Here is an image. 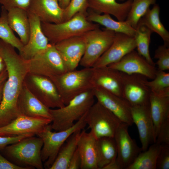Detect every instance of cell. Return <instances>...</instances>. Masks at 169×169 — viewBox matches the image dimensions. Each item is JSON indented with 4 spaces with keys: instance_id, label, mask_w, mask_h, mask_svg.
I'll return each mask as SVG.
<instances>
[{
    "instance_id": "1f68e13d",
    "label": "cell",
    "mask_w": 169,
    "mask_h": 169,
    "mask_svg": "<svg viewBox=\"0 0 169 169\" xmlns=\"http://www.w3.org/2000/svg\"><path fill=\"white\" fill-rule=\"evenodd\" d=\"M134 36L138 53L151 64L155 66L150 55L149 47L152 32L144 25H138Z\"/></svg>"
},
{
    "instance_id": "b9f144b4",
    "label": "cell",
    "mask_w": 169,
    "mask_h": 169,
    "mask_svg": "<svg viewBox=\"0 0 169 169\" xmlns=\"http://www.w3.org/2000/svg\"><path fill=\"white\" fill-rule=\"evenodd\" d=\"M0 169H25L17 166L4 157L0 153Z\"/></svg>"
},
{
    "instance_id": "7c38bea8",
    "label": "cell",
    "mask_w": 169,
    "mask_h": 169,
    "mask_svg": "<svg viewBox=\"0 0 169 169\" xmlns=\"http://www.w3.org/2000/svg\"><path fill=\"white\" fill-rule=\"evenodd\" d=\"M129 125L122 122L115 134L117 150L116 161L120 169H127L142 151L135 141L131 138L128 131Z\"/></svg>"
},
{
    "instance_id": "5bb4252c",
    "label": "cell",
    "mask_w": 169,
    "mask_h": 169,
    "mask_svg": "<svg viewBox=\"0 0 169 169\" xmlns=\"http://www.w3.org/2000/svg\"><path fill=\"white\" fill-rule=\"evenodd\" d=\"M95 98L121 122L129 126L134 123L131 115V105L124 98L99 87L92 88Z\"/></svg>"
},
{
    "instance_id": "e575fe53",
    "label": "cell",
    "mask_w": 169,
    "mask_h": 169,
    "mask_svg": "<svg viewBox=\"0 0 169 169\" xmlns=\"http://www.w3.org/2000/svg\"><path fill=\"white\" fill-rule=\"evenodd\" d=\"M151 92L156 95L169 96V73L157 70L155 77L146 82Z\"/></svg>"
},
{
    "instance_id": "9c48e42d",
    "label": "cell",
    "mask_w": 169,
    "mask_h": 169,
    "mask_svg": "<svg viewBox=\"0 0 169 169\" xmlns=\"http://www.w3.org/2000/svg\"><path fill=\"white\" fill-rule=\"evenodd\" d=\"M115 32L99 28L86 32L82 36L85 44L84 55L79 64L84 68L92 67L112 44Z\"/></svg>"
},
{
    "instance_id": "7dc6e473",
    "label": "cell",
    "mask_w": 169,
    "mask_h": 169,
    "mask_svg": "<svg viewBox=\"0 0 169 169\" xmlns=\"http://www.w3.org/2000/svg\"><path fill=\"white\" fill-rule=\"evenodd\" d=\"M5 81L3 82L0 85V104L2 99L3 88Z\"/></svg>"
},
{
    "instance_id": "d590c367",
    "label": "cell",
    "mask_w": 169,
    "mask_h": 169,
    "mask_svg": "<svg viewBox=\"0 0 169 169\" xmlns=\"http://www.w3.org/2000/svg\"><path fill=\"white\" fill-rule=\"evenodd\" d=\"M88 8V0H70L68 5L64 9V22L79 13L87 16Z\"/></svg>"
},
{
    "instance_id": "f1b7e54d",
    "label": "cell",
    "mask_w": 169,
    "mask_h": 169,
    "mask_svg": "<svg viewBox=\"0 0 169 169\" xmlns=\"http://www.w3.org/2000/svg\"><path fill=\"white\" fill-rule=\"evenodd\" d=\"M98 169L103 168L116 159L117 150L114 137H103L96 142Z\"/></svg>"
},
{
    "instance_id": "6da1fadb",
    "label": "cell",
    "mask_w": 169,
    "mask_h": 169,
    "mask_svg": "<svg viewBox=\"0 0 169 169\" xmlns=\"http://www.w3.org/2000/svg\"><path fill=\"white\" fill-rule=\"evenodd\" d=\"M15 48L0 39V54L5 62L8 75L0 104V127L21 115L18 108V100L28 73V63L17 53Z\"/></svg>"
},
{
    "instance_id": "c3c4849f",
    "label": "cell",
    "mask_w": 169,
    "mask_h": 169,
    "mask_svg": "<svg viewBox=\"0 0 169 169\" xmlns=\"http://www.w3.org/2000/svg\"><path fill=\"white\" fill-rule=\"evenodd\" d=\"M119 0L121 1H124L125 0Z\"/></svg>"
},
{
    "instance_id": "52a82bcc",
    "label": "cell",
    "mask_w": 169,
    "mask_h": 169,
    "mask_svg": "<svg viewBox=\"0 0 169 169\" xmlns=\"http://www.w3.org/2000/svg\"><path fill=\"white\" fill-rule=\"evenodd\" d=\"M86 125L96 139L114 137L122 122L111 112L99 102L94 103L85 114Z\"/></svg>"
},
{
    "instance_id": "d6986e66",
    "label": "cell",
    "mask_w": 169,
    "mask_h": 169,
    "mask_svg": "<svg viewBox=\"0 0 169 169\" xmlns=\"http://www.w3.org/2000/svg\"><path fill=\"white\" fill-rule=\"evenodd\" d=\"M93 68L92 78L93 88H100L123 97L121 72L108 66Z\"/></svg>"
},
{
    "instance_id": "f35d334b",
    "label": "cell",
    "mask_w": 169,
    "mask_h": 169,
    "mask_svg": "<svg viewBox=\"0 0 169 169\" xmlns=\"http://www.w3.org/2000/svg\"><path fill=\"white\" fill-rule=\"evenodd\" d=\"M31 0H0V4L7 11L15 8L27 11Z\"/></svg>"
},
{
    "instance_id": "4316f807",
    "label": "cell",
    "mask_w": 169,
    "mask_h": 169,
    "mask_svg": "<svg viewBox=\"0 0 169 169\" xmlns=\"http://www.w3.org/2000/svg\"><path fill=\"white\" fill-rule=\"evenodd\" d=\"M86 18L90 22L102 25L106 29L115 33H122L132 37H134L135 34L136 29L125 21H115L108 14H99L90 9L88 12Z\"/></svg>"
},
{
    "instance_id": "ee69618b",
    "label": "cell",
    "mask_w": 169,
    "mask_h": 169,
    "mask_svg": "<svg viewBox=\"0 0 169 169\" xmlns=\"http://www.w3.org/2000/svg\"><path fill=\"white\" fill-rule=\"evenodd\" d=\"M8 76L7 71L5 68L0 73V85L7 79Z\"/></svg>"
},
{
    "instance_id": "ffe728a7",
    "label": "cell",
    "mask_w": 169,
    "mask_h": 169,
    "mask_svg": "<svg viewBox=\"0 0 169 169\" xmlns=\"http://www.w3.org/2000/svg\"><path fill=\"white\" fill-rule=\"evenodd\" d=\"M54 45L69 70L76 69L85 51V44L82 36L63 40Z\"/></svg>"
},
{
    "instance_id": "9a60e30c",
    "label": "cell",
    "mask_w": 169,
    "mask_h": 169,
    "mask_svg": "<svg viewBox=\"0 0 169 169\" xmlns=\"http://www.w3.org/2000/svg\"><path fill=\"white\" fill-rule=\"evenodd\" d=\"M108 66L126 74H139L151 79L155 77L157 70L155 66L150 64L135 50L118 62Z\"/></svg>"
},
{
    "instance_id": "7402d4cb",
    "label": "cell",
    "mask_w": 169,
    "mask_h": 169,
    "mask_svg": "<svg viewBox=\"0 0 169 169\" xmlns=\"http://www.w3.org/2000/svg\"><path fill=\"white\" fill-rule=\"evenodd\" d=\"M27 11L36 15L41 23L57 24L64 22V9L57 0H31Z\"/></svg>"
},
{
    "instance_id": "f546056e",
    "label": "cell",
    "mask_w": 169,
    "mask_h": 169,
    "mask_svg": "<svg viewBox=\"0 0 169 169\" xmlns=\"http://www.w3.org/2000/svg\"><path fill=\"white\" fill-rule=\"evenodd\" d=\"M81 130L72 134L60 148L49 169H68L69 161L77 148Z\"/></svg>"
},
{
    "instance_id": "3957f363",
    "label": "cell",
    "mask_w": 169,
    "mask_h": 169,
    "mask_svg": "<svg viewBox=\"0 0 169 169\" xmlns=\"http://www.w3.org/2000/svg\"><path fill=\"white\" fill-rule=\"evenodd\" d=\"M43 142L41 138L28 137L2 150L12 162L25 169H43L41 157Z\"/></svg>"
},
{
    "instance_id": "74e56055",
    "label": "cell",
    "mask_w": 169,
    "mask_h": 169,
    "mask_svg": "<svg viewBox=\"0 0 169 169\" xmlns=\"http://www.w3.org/2000/svg\"><path fill=\"white\" fill-rule=\"evenodd\" d=\"M169 169V145L162 144L157 157L156 169Z\"/></svg>"
},
{
    "instance_id": "484cf974",
    "label": "cell",
    "mask_w": 169,
    "mask_h": 169,
    "mask_svg": "<svg viewBox=\"0 0 169 169\" xmlns=\"http://www.w3.org/2000/svg\"><path fill=\"white\" fill-rule=\"evenodd\" d=\"M8 11V20L12 29L18 34L24 45L28 42L30 33V24L27 11L15 8Z\"/></svg>"
},
{
    "instance_id": "ac0fdd59",
    "label": "cell",
    "mask_w": 169,
    "mask_h": 169,
    "mask_svg": "<svg viewBox=\"0 0 169 169\" xmlns=\"http://www.w3.org/2000/svg\"><path fill=\"white\" fill-rule=\"evenodd\" d=\"M28 12L30 24L29 40L19 53L22 58L27 61L45 50L49 44L42 31L41 22L38 18L33 14Z\"/></svg>"
},
{
    "instance_id": "5b68a950",
    "label": "cell",
    "mask_w": 169,
    "mask_h": 169,
    "mask_svg": "<svg viewBox=\"0 0 169 169\" xmlns=\"http://www.w3.org/2000/svg\"><path fill=\"white\" fill-rule=\"evenodd\" d=\"M100 25L88 21L86 15L79 13L59 23H41L44 34L49 43L54 45L73 37L83 36L89 31L99 28Z\"/></svg>"
},
{
    "instance_id": "30bf717a",
    "label": "cell",
    "mask_w": 169,
    "mask_h": 169,
    "mask_svg": "<svg viewBox=\"0 0 169 169\" xmlns=\"http://www.w3.org/2000/svg\"><path fill=\"white\" fill-rule=\"evenodd\" d=\"M24 83L41 103L50 109L65 105L54 84L49 78L28 73Z\"/></svg>"
},
{
    "instance_id": "7bdbcfd3",
    "label": "cell",
    "mask_w": 169,
    "mask_h": 169,
    "mask_svg": "<svg viewBox=\"0 0 169 169\" xmlns=\"http://www.w3.org/2000/svg\"><path fill=\"white\" fill-rule=\"evenodd\" d=\"M103 169H120L116 159L105 166Z\"/></svg>"
},
{
    "instance_id": "cb8c5ba5",
    "label": "cell",
    "mask_w": 169,
    "mask_h": 169,
    "mask_svg": "<svg viewBox=\"0 0 169 169\" xmlns=\"http://www.w3.org/2000/svg\"><path fill=\"white\" fill-rule=\"evenodd\" d=\"M96 140L91 131H81L77 146L81 159L80 169H98Z\"/></svg>"
},
{
    "instance_id": "7a4b0ae2",
    "label": "cell",
    "mask_w": 169,
    "mask_h": 169,
    "mask_svg": "<svg viewBox=\"0 0 169 169\" xmlns=\"http://www.w3.org/2000/svg\"><path fill=\"white\" fill-rule=\"evenodd\" d=\"M95 98L92 89L76 96L62 107L50 109L52 130L59 131L72 127L93 105Z\"/></svg>"
},
{
    "instance_id": "ba28073f",
    "label": "cell",
    "mask_w": 169,
    "mask_h": 169,
    "mask_svg": "<svg viewBox=\"0 0 169 169\" xmlns=\"http://www.w3.org/2000/svg\"><path fill=\"white\" fill-rule=\"evenodd\" d=\"M28 63V73L49 78L69 71L55 45L50 43Z\"/></svg>"
},
{
    "instance_id": "f6af8a7d",
    "label": "cell",
    "mask_w": 169,
    "mask_h": 169,
    "mask_svg": "<svg viewBox=\"0 0 169 169\" xmlns=\"http://www.w3.org/2000/svg\"><path fill=\"white\" fill-rule=\"evenodd\" d=\"M59 5L63 9H64L68 5L70 0H57Z\"/></svg>"
},
{
    "instance_id": "8d00e7d4",
    "label": "cell",
    "mask_w": 169,
    "mask_h": 169,
    "mask_svg": "<svg viewBox=\"0 0 169 169\" xmlns=\"http://www.w3.org/2000/svg\"><path fill=\"white\" fill-rule=\"evenodd\" d=\"M154 58L158 59L156 63L157 70L165 71L169 69V48L165 45L160 46L156 50Z\"/></svg>"
},
{
    "instance_id": "44dd1931",
    "label": "cell",
    "mask_w": 169,
    "mask_h": 169,
    "mask_svg": "<svg viewBox=\"0 0 169 169\" xmlns=\"http://www.w3.org/2000/svg\"><path fill=\"white\" fill-rule=\"evenodd\" d=\"M150 110L156 138L159 133L169 131V96H161L151 92Z\"/></svg>"
},
{
    "instance_id": "277c9868",
    "label": "cell",
    "mask_w": 169,
    "mask_h": 169,
    "mask_svg": "<svg viewBox=\"0 0 169 169\" xmlns=\"http://www.w3.org/2000/svg\"><path fill=\"white\" fill-rule=\"evenodd\" d=\"M92 67L70 70L49 78L65 105L78 95L93 88Z\"/></svg>"
},
{
    "instance_id": "bcb514c9",
    "label": "cell",
    "mask_w": 169,
    "mask_h": 169,
    "mask_svg": "<svg viewBox=\"0 0 169 169\" xmlns=\"http://www.w3.org/2000/svg\"><path fill=\"white\" fill-rule=\"evenodd\" d=\"M6 68L5 62L0 54V73Z\"/></svg>"
},
{
    "instance_id": "e0dca14e",
    "label": "cell",
    "mask_w": 169,
    "mask_h": 169,
    "mask_svg": "<svg viewBox=\"0 0 169 169\" xmlns=\"http://www.w3.org/2000/svg\"><path fill=\"white\" fill-rule=\"evenodd\" d=\"M131 115L138 131L142 151H146L156 142L150 104L131 106Z\"/></svg>"
},
{
    "instance_id": "4fadbf2b",
    "label": "cell",
    "mask_w": 169,
    "mask_h": 169,
    "mask_svg": "<svg viewBox=\"0 0 169 169\" xmlns=\"http://www.w3.org/2000/svg\"><path fill=\"white\" fill-rule=\"evenodd\" d=\"M136 48L134 37L122 33H115L110 46L92 67L96 68L108 66L116 63Z\"/></svg>"
},
{
    "instance_id": "d4e9b609",
    "label": "cell",
    "mask_w": 169,
    "mask_h": 169,
    "mask_svg": "<svg viewBox=\"0 0 169 169\" xmlns=\"http://www.w3.org/2000/svg\"><path fill=\"white\" fill-rule=\"evenodd\" d=\"M133 0L119 3L116 0H88V8L95 13L111 15L118 21L125 20Z\"/></svg>"
},
{
    "instance_id": "603a6c76",
    "label": "cell",
    "mask_w": 169,
    "mask_h": 169,
    "mask_svg": "<svg viewBox=\"0 0 169 169\" xmlns=\"http://www.w3.org/2000/svg\"><path fill=\"white\" fill-rule=\"evenodd\" d=\"M18 106L22 115L52 120L50 109L45 106L33 95L24 83L18 98Z\"/></svg>"
},
{
    "instance_id": "83f0119b",
    "label": "cell",
    "mask_w": 169,
    "mask_h": 169,
    "mask_svg": "<svg viewBox=\"0 0 169 169\" xmlns=\"http://www.w3.org/2000/svg\"><path fill=\"white\" fill-rule=\"evenodd\" d=\"M160 12V8L159 5L154 4L153 8L151 9L149 8L140 19L137 26L144 25L152 33L155 32L158 34L163 40L164 45L169 47V33L161 21L159 17Z\"/></svg>"
},
{
    "instance_id": "ab89813d",
    "label": "cell",
    "mask_w": 169,
    "mask_h": 169,
    "mask_svg": "<svg viewBox=\"0 0 169 169\" xmlns=\"http://www.w3.org/2000/svg\"><path fill=\"white\" fill-rule=\"evenodd\" d=\"M35 136L28 133L14 136H0V150H2L9 145L17 142L26 137Z\"/></svg>"
},
{
    "instance_id": "d6a6232c",
    "label": "cell",
    "mask_w": 169,
    "mask_h": 169,
    "mask_svg": "<svg viewBox=\"0 0 169 169\" xmlns=\"http://www.w3.org/2000/svg\"><path fill=\"white\" fill-rule=\"evenodd\" d=\"M7 15L8 11L2 6L0 15V39L16 48L19 53L24 45L20 39L15 35L10 27Z\"/></svg>"
},
{
    "instance_id": "60d3db41",
    "label": "cell",
    "mask_w": 169,
    "mask_h": 169,
    "mask_svg": "<svg viewBox=\"0 0 169 169\" xmlns=\"http://www.w3.org/2000/svg\"><path fill=\"white\" fill-rule=\"evenodd\" d=\"M81 164V156L77 148L69 161L68 169H80Z\"/></svg>"
},
{
    "instance_id": "836d02e7",
    "label": "cell",
    "mask_w": 169,
    "mask_h": 169,
    "mask_svg": "<svg viewBox=\"0 0 169 169\" xmlns=\"http://www.w3.org/2000/svg\"><path fill=\"white\" fill-rule=\"evenodd\" d=\"M156 0H133L125 21L136 29L140 19L146 13L151 5L156 4Z\"/></svg>"
},
{
    "instance_id": "8992f818",
    "label": "cell",
    "mask_w": 169,
    "mask_h": 169,
    "mask_svg": "<svg viewBox=\"0 0 169 169\" xmlns=\"http://www.w3.org/2000/svg\"><path fill=\"white\" fill-rule=\"evenodd\" d=\"M85 114L67 129L53 132L50 124L37 135L43 141L41 157L43 162H44V167L45 169H49L60 148L68 138L75 132L83 130L86 126Z\"/></svg>"
},
{
    "instance_id": "8fae6325",
    "label": "cell",
    "mask_w": 169,
    "mask_h": 169,
    "mask_svg": "<svg viewBox=\"0 0 169 169\" xmlns=\"http://www.w3.org/2000/svg\"><path fill=\"white\" fill-rule=\"evenodd\" d=\"M121 73L123 98L131 106L149 105L151 91L146 84L148 79L139 74Z\"/></svg>"
},
{
    "instance_id": "4dcf8cb0",
    "label": "cell",
    "mask_w": 169,
    "mask_h": 169,
    "mask_svg": "<svg viewBox=\"0 0 169 169\" xmlns=\"http://www.w3.org/2000/svg\"><path fill=\"white\" fill-rule=\"evenodd\" d=\"M161 144H152L146 151H141L127 169H156V161Z\"/></svg>"
},
{
    "instance_id": "2e32d148",
    "label": "cell",
    "mask_w": 169,
    "mask_h": 169,
    "mask_svg": "<svg viewBox=\"0 0 169 169\" xmlns=\"http://www.w3.org/2000/svg\"><path fill=\"white\" fill-rule=\"evenodd\" d=\"M51 121L47 118L21 115L8 124L0 127V136H14L28 133L37 135Z\"/></svg>"
}]
</instances>
